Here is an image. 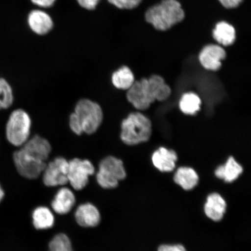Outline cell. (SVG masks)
Masks as SVG:
<instances>
[{"instance_id": "3957f363", "label": "cell", "mask_w": 251, "mask_h": 251, "mask_svg": "<svg viewBox=\"0 0 251 251\" xmlns=\"http://www.w3.org/2000/svg\"><path fill=\"white\" fill-rule=\"evenodd\" d=\"M121 127V139L128 146L146 143L151 137V122L139 112L130 113L122 121Z\"/></svg>"}, {"instance_id": "f546056e", "label": "cell", "mask_w": 251, "mask_h": 251, "mask_svg": "<svg viewBox=\"0 0 251 251\" xmlns=\"http://www.w3.org/2000/svg\"><path fill=\"white\" fill-rule=\"evenodd\" d=\"M223 6L226 8H234L238 7L243 0H219Z\"/></svg>"}, {"instance_id": "9a60e30c", "label": "cell", "mask_w": 251, "mask_h": 251, "mask_svg": "<svg viewBox=\"0 0 251 251\" xmlns=\"http://www.w3.org/2000/svg\"><path fill=\"white\" fill-rule=\"evenodd\" d=\"M21 147L30 154L45 162L48 159L52 150L51 144L48 140L37 134L30 137Z\"/></svg>"}, {"instance_id": "7a4b0ae2", "label": "cell", "mask_w": 251, "mask_h": 251, "mask_svg": "<svg viewBox=\"0 0 251 251\" xmlns=\"http://www.w3.org/2000/svg\"><path fill=\"white\" fill-rule=\"evenodd\" d=\"M184 16L180 2L176 0H163L159 4L152 6L147 10L146 20L156 29L165 31L180 23Z\"/></svg>"}, {"instance_id": "d6986e66", "label": "cell", "mask_w": 251, "mask_h": 251, "mask_svg": "<svg viewBox=\"0 0 251 251\" xmlns=\"http://www.w3.org/2000/svg\"><path fill=\"white\" fill-rule=\"evenodd\" d=\"M212 34L213 39L220 45L224 46L233 45L236 38L234 27L225 21L216 24Z\"/></svg>"}, {"instance_id": "5bb4252c", "label": "cell", "mask_w": 251, "mask_h": 251, "mask_svg": "<svg viewBox=\"0 0 251 251\" xmlns=\"http://www.w3.org/2000/svg\"><path fill=\"white\" fill-rule=\"evenodd\" d=\"M151 160L154 167L161 172H171L176 168L177 155L174 150L160 147L152 153Z\"/></svg>"}, {"instance_id": "cb8c5ba5", "label": "cell", "mask_w": 251, "mask_h": 251, "mask_svg": "<svg viewBox=\"0 0 251 251\" xmlns=\"http://www.w3.org/2000/svg\"><path fill=\"white\" fill-rule=\"evenodd\" d=\"M14 102L12 87L4 78L0 77V111L10 107Z\"/></svg>"}, {"instance_id": "ffe728a7", "label": "cell", "mask_w": 251, "mask_h": 251, "mask_svg": "<svg viewBox=\"0 0 251 251\" xmlns=\"http://www.w3.org/2000/svg\"><path fill=\"white\" fill-rule=\"evenodd\" d=\"M135 77L133 72L126 66H123L113 72L111 81L116 89L127 90L134 83Z\"/></svg>"}, {"instance_id": "8fae6325", "label": "cell", "mask_w": 251, "mask_h": 251, "mask_svg": "<svg viewBox=\"0 0 251 251\" xmlns=\"http://www.w3.org/2000/svg\"><path fill=\"white\" fill-rule=\"evenodd\" d=\"M27 24L31 30L40 36L48 34L54 26V23L50 15L40 9L30 12L27 17Z\"/></svg>"}, {"instance_id": "603a6c76", "label": "cell", "mask_w": 251, "mask_h": 251, "mask_svg": "<svg viewBox=\"0 0 251 251\" xmlns=\"http://www.w3.org/2000/svg\"><path fill=\"white\" fill-rule=\"evenodd\" d=\"M154 90L156 101H164L171 96V87L166 83L165 80L159 75H153L149 78Z\"/></svg>"}, {"instance_id": "4fadbf2b", "label": "cell", "mask_w": 251, "mask_h": 251, "mask_svg": "<svg viewBox=\"0 0 251 251\" xmlns=\"http://www.w3.org/2000/svg\"><path fill=\"white\" fill-rule=\"evenodd\" d=\"M75 216L77 224L83 227H96L101 221V215L99 209L90 203L78 206Z\"/></svg>"}, {"instance_id": "44dd1931", "label": "cell", "mask_w": 251, "mask_h": 251, "mask_svg": "<svg viewBox=\"0 0 251 251\" xmlns=\"http://www.w3.org/2000/svg\"><path fill=\"white\" fill-rule=\"evenodd\" d=\"M33 224L37 230H47L54 225L55 218L51 210L46 206H39L34 210Z\"/></svg>"}, {"instance_id": "4316f807", "label": "cell", "mask_w": 251, "mask_h": 251, "mask_svg": "<svg viewBox=\"0 0 251 251\" xmlns=\"http://www.w3.org/2000/svg\"><path fill=\"white\" fill-rule=\"evenodd\" d=\"M101 0H76L78 5L87 10H93L99 5Z\"/></svg>"}, {"instance_id": "ba28073f", "label": "cell", "mask_w": 251, "mask_h": 251, "mask_svg": "<svg viewBox=\"0 0 251 251\" xmlns=\"http://www.w3.org/2000/svg\"><path fill=\"white\" fill-rule=\"evenodd\" d=\"M95 173V168L88 159L74 158L69 161L68 183L74 190H81L89 183V177Z\"/></svg>"}, {"instance_id": "5b68a950", "label": "cell", "mask_w": 251, "mask_h": 251, "mask_svg": "<svg viewBox=\"0 0 251 251\" xmlns=\"http://www.w3.org/2000/svg\"><path fill=\"white\" fill-rule=\"evenodd\" d=\"M126 177L124 162L113 156L103 158L99 164L96 178L98 184L105 189H113L117 187L119 181Z\"/></svg>"}, {"instance_id": "7c38bea8", "label": "cell", "mask_w": 251, "mask_h": 251, "mask_svg": "<svg viewBox=\"0 0 251 251\" xmlns=\"http://www.w3.org/2000/svg\"><path fill=\"white\" fill-rule=\"evenodd\" d=\"M227 209V203L224 198L218 193L210 194L204 205L205 215L212 221H222Z\"/></svg>"}, {"instance_id": "d4e9b609", "label": "cell", "mask_w": 251, "mask_h": 251, "mask_svg": "<svg viewBox=\"0 0 251 251\" xmlns=\"http://www.w3.org/2000/svg\"><path fill=\"white\" fill-rule=\"evenodd\" d=\"M49 247V251H74L70 238L64 233L56 235L50 241Z\"/></svg>"}, {"instance_id": "f1b7e54d", "label": "cell", "mask_w": 251, "mask_h": 251, "mask_svg": "<svg viewBox=\"0 0 251 251\" xmlns=\"http://www.w3.org/2000/svg\"><path fill=\"white\" fill-rule=\"evenodd\" d=\"M33 4L41 8H47L51 7L55 4L56 0H30Z\"/></svg>"}, {"instance_id": "83f0119b", "label": "cell", "mask_w": 251, "mask_h": 251, "mask_svg": "<svg viewBox=\"0 0 251 251\" xmlns=\"http://www.w3.org/2000/svg\"><path fill=\"white\" fill-rule=\"evenodd\" d=\"M158 251H187L181 244H162L158 247Z\"/></svg>"}, {"instance_id": "484cf974", "label": "cell", "mask_w": 251, "mask_h": 251, "mask_svg": "<svg viewBox=\"0 0 251 251\" xmlns=\"http://www.w3.org/2000/svg\"><path fill=\"white\" fill-rule=\"evenodd\" d=\"M142 0H108L110 4L119 9H131L137 7Z\"/></svg>"}, {"instance_id": "52a82bcc", "label": "cell", "mask_w": 251, "mask_h": 251, "mask_svg": "<svg viewBox=\"0 0 251 251\" xmlns=\"http://www.w3.org/2000/svg\"><path fill=\"white\" fill-rule=\"evenodd\" d=\"M16 168L22 176L28 179H36L43 174L47 162L30 154L21 148L14 153Z\"/></svg>"}, {"instance_id": "6da1fadb", "label": "cell", "mask_w": 251, "mask_h": 251, "mask_svg": "<svg viewBox=\"0 0 251 251\" xmlns=\"http://www.w3.org/2000/svg\"><path fill=\"white\" fill-rule=\"evenodd\" d=\"M103 114L98 103L88 99H80L69 119V126L74 134L80 136L95 133L102 123Z\"/></svg>"}, {"instance_id": "277c9868", "label": "cell", "mask_w": 251, "mask_h": 251, "mask_svg": "<svg viewBox=\"0 0 251 251\" xmlns=\"http://www.w3.org/2000/svg\"><path fill=\"white\" fill-rule=\"evenodd\" d=\"M31 119L26 111L17 109L9 115L5 127L8 142L15 147H22L29 139Z\"/></svg>"}, {"instance_id": "8992f818", "label": "cell", "mask_w": 251, "mask_h": 251, "mask_svg": "<svg viewBox=\"0 0 251 251\" xmlns=\"http://www.w3.org/2000/svg\"><path fill=\"white\" fill-rule=\"evenodd\" d=\"M126 98L134 107L139 111L149 109L156 101L154 92L149 79L143 78L135 81L133 85L127 90Z\"/></svg>"}, {"instance_id": "9c48e42d", "label": "cell", "mask_w": 251, "mask_h": 251, "mask_svg": "<svg viewBox=\"0 0 251 251\" xmlns=\"http://www.w3.org/2000/svg\"><path fill=\"white\" fill-rule=\"evenodd\" d=\"M69 161L64 157H56L47 164L43 172V183L47 187L63 186L68 183Z\"/></svg>"}, {"instance_id": "30bf717a", "label": "cell", "mask_w": 251, "mask_h": 251, "mask_svg": "<svg viewBox=\"0 0 251 251\" xmlns=\"http://www.w3.org/2000/svg\"><path fill=\"white\" fill-rule=\"evenodd\" d=\"M226 57V52L222 47L209 45L203 47L199 55L200 64L206 70L216 71L222 67V61Z\"/></svg>"}, {"instance_id": "e0dca14e", "label": "cell", "mask_w": 251, "mask_h": 251, "mask_svg": "<svg viewBox=\"0 0 251 251\" xmlns=\"http://www.w3.org/2000/svg\"><path fill=\"white\" fill-rule=\"evenodd\" d=\"M243 168L233 156L229 157L224 165H220L215 171V176L226 183H232L243 174Z\"/></svg>"}, {"instance_id": "4dcf8cb0", "label": "cell", "mask_w": 251, "mask_h": 251, "mask_svg": "<svg viewBox=\"0 0 251 251\" xmlns=\"http://www.w3.org/2000/svg\"><path fill=\"white\" fill-rule=\"evenodd\" d=\"M4 197V191L2 189L1 186H0V202H1L3 198Z\"/></svg>"}, {"instance_id": "ac0fdd59", "label": "cell", "mask_w": 251, "mask_h": 251, "mask_svg": "<svg viewBox=\"0 0 251 251\" xmlns=\"http://www.w3.org/2000/svg\"><path fill=\"white\" fill-rule=\"evenodd\" d=\"M174 180L176 184L183 190L190 191L199 184L200 178L197 172L193 168L181 166L175 173Z\"/></svg>"}, {"instance_id": "2e32d148", "label": "cell", "mask_w": 251, "mask_h": 251, "mask_svg": "<svg viewBox=\"0 0 251 251\" xmlns=\"http://www.w3.org/2000/svg\"><path fill=\"white\" fill-rule=\"evenodd\" d=\"M76 202L75 194L70 188L62 187L56 194L51 202V206L58 215H66L70 212Z\"/></svg>"}, {"instance_id": "7402d4cb", "label": "cell", "mask_w": 251, "mask_h": 251, "mask_svg": "<svg viewBox=\"0 0 251 251\" xmlns=\"http://www.w3.org/2000/svg\"><path fill=\"white\" fill-rule=\"evenodd\" d=\"M201 103V100L197 94L192 92L187 93L181 97L179 108L183 114L193 115L200 111Z\"/></svg>"}]
</instances>
